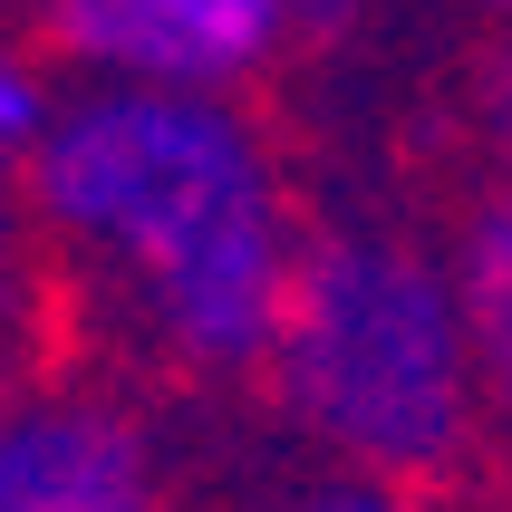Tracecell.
<instances>
[{
  "instance_id": "1",
  "label": "cell",
  "mask_w": 512,
  "mask_h": 512,
  "mask_svg": "<svg viewBox=\"0 0 512 512\" xmlns=\"http://www.w3.org/2000/svg\"><path fill=\"white\" fill-rule=\"evenodd\" d=\"M20 203L136 310L174 368L261 377L310 223L242 97L78 78L49 97Z\"/></svg>"
},
{
  "instance_id": "2",
  "label": "cell",
  "mask_w": 512,
  "mask_h": 512,
  "mask_svg": "<svg viewBox=\"0 0 512 512\" xmlns=\"http://www.w3.org/2000/svg\"><path fill=\"white\" fill-rule=\"evenodd\" d=\"M261 377H271L281 416L339 474H377L406 493L455 474L474 426H484L474 348H464V310H455V261L387 223L300 242Z\"/></svg>"
},
{
  "instance_id": "3",
  "label": "cell",
  "mask_w": 512,
  "mask_h": 512,
  "mask_svg": "<svg viewBox=\"0 0 512 512\" xmlns=\"http://www.w3.org/2000/svg\"><path fill=\"white\" fill-rule=\"evenodd\" d=\"M39 29L78 78L203 87V97H242L300 39L290 0H39Z\"/></svg>"
},
{
  "instance_id": "4",
  "label": "cell",
  "mask_w": 512,
  "mask_h": 512,
  "mask_svg": "<svg viewBox=\"0 0 512 512\" xmlns=\"http://www.w3.org/2000/svg\"><path fill=\"white\" fill-rule=\"evenodd\" d=\"M165 445L126 397L10 387L0 397V512H165Z\"/></svg>"
},
{
  "instance_id": "5",
  "label": "cell",
  "mask_w": 512,
  "mask_h": 512,
  "mask_svg": "<svg viewBox=\"0 0 512 512\" xmlns=\"http://www.w3.org/2000/svg\"><path fill=\"white\" fill-rule=\"evenodd\" d=\"M445 261H455V310L464 348H474V406H484V426L512 435V194L484 203Z\"/></svg>"
},
{
  "instance_id": "6",
  "label": "cell",
  "mask_w": 512,
  "mask_h": 512,
  "mask_svg": "<svg viewBox=\"0 0 512 512\" xmlns=\"http://www.w3.org/2000/svg\"><path fill=\"white\" fill-rule=\"evenodd\" d=\"M49 68H39V58L29 49H10V39H0V174H20L29 165V145H39V126H49Z\"/></svg>"
},
{
  "instance_id": "7",
  "label": "cell",
  "mask_w": 512,
  "mask_h": 512,
  "mask_svg": "<svg viewBox=\"0 0 512 512\" xmlns=\"http://www.w3.org/2000/svg\"><path fill=\"white\" fill-rule=\"evenodd\" d=\"M281 512H426L406 484H377V474H319V484H300Z\"/></svg>"
},
{
  "instance_id": "8",
  "label": "cell",
  "mask_w": 512,
  "mask_h": 512,
  "mask_svg": "<svg viewBox=\"0 0 512 512\" xmlns=\"http://www.w3.org/2000/svg\"><path fill=\"white\" fill-rule=\"evenodd\" d=\"M484 126H493V155H503V174H512V49L493 58V78H484Z\"/></svg>"
},
{
  "instance_id": "9",
  "label": "cell",
  "mask_w": 512,
  "mask_h": 512,
  "mask_svg": "<svg viewBox=\"0 0 512 512\" xmlns=\"http://www.w3.org/2000/svg\"><path fill=\"white\" fill-rule=\"evenodd\" d=\"M20 232H29V203H20V174H0V281L20 261Z\"/></svg>"
},
{
  "instance_id": "10",
  "label": "cell",
  "mask_w": 512,
  "mask_h": 512,
  "mask_svg": "<svg viewBox=\"0 0 512 512\" xmlns=\"http://www.w3.org/2000/svg\"><path fill=\"white\" fill-rule=\"evenodd\" d=\"M358 0H290V29H339Z\"/></svg>"
},
{
  "instance_id": "11",
  "label": "cell",
  "mask_w": 512,
  "mask_h": 512,
  "mask_svg": "<svg viewBox=\"0 0 512 512\" xmlns=\"http://www.w3.org/2000/svg\"><path fill=\"white\" fill-rule=\"evenodd\" d=\"M484 10H493V20H512V0H484Z\"/></svg>"
},
{
  "instance_id": "12",
  "label": "cell",
  "mask_w": 512,
  "mask_h": 512,
  "mask_svg": "<svg viewBox=\"0 0 512 512\" xmlns=\"http://www.w3.org/2000/svg\"><path fill=\"white\" fill-rule=\"evenodd\" d=\"M0 397H10V358H0Z\"/></svg>"
}]
</instances>
